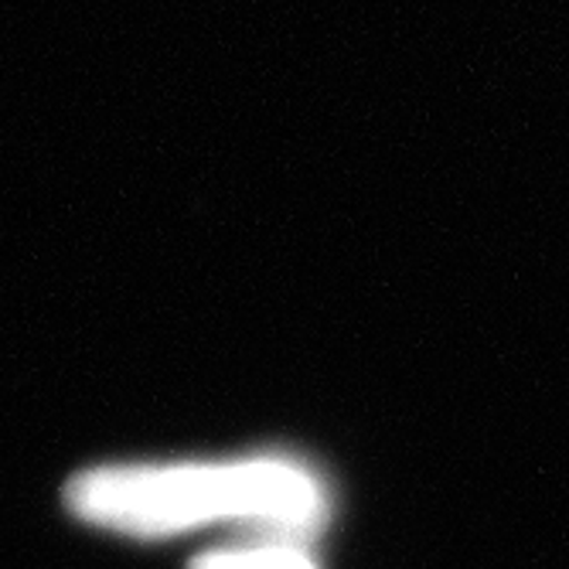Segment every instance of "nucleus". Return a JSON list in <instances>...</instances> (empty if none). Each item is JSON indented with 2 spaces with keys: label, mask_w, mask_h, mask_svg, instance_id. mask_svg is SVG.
<instances>
[{
  "label": "nucleus",
  "mask_w": 569,
  "mask_h": 569,
  "mask_svg": "<svg viewBox=\"0 0 569 569\" xmlns=\"http://www.w3.org/2000/svg\"><path fill=\"white\" fill-rule=\"evenodd\" d=\"M69 508L92 526L174 536L212 522H252L277 536H310L325 522V488L283 457L242 463L96 468L69 485Z\"/></svg>",
  "instance_id": "obj_1"
},
{
  "label": "nucleus",
  "mask_w": 569,
  "mask_h": 569,
  "mask_svg": "<svg viewBox=\"0 0 569 569\" xmlns=\"http://www.w3.org/2000/svg\"><path fill=\"white\" fill-rule=\"evenodd\" d=\"M191 569H318V566L303 549L290 542H270V546L204 552L191 562Z\"/></svg>",
  "instance_id": "obj_2"
}]
</instances>
